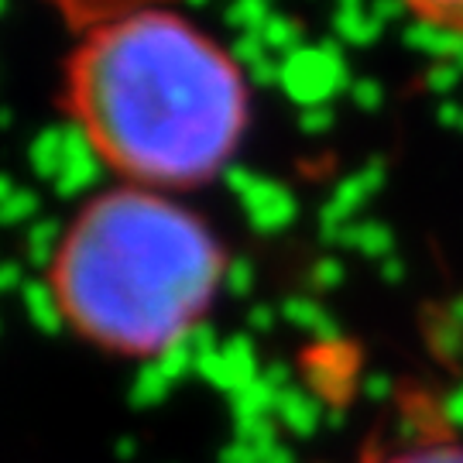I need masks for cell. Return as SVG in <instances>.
<instances>
[{
	"mask_svg": "<svg viewBox=\"0 0 463 463\" xmlns=\"http://www.w3.org/2000/svg\"><path fill=\"white\" fill-rule=\"evenodd\" d=\"M66 110L120 185L179 193L210 183L250 124V90L216 38L183 14L137 7L69 52Z\"/></svg>",
	"mask_w": 463,
	"mask_h": 463,
	"instance_id": "1",
	"label": "cell"
},
{
	"mask_svg": "<svg viewBox=\"0 0 463 463\" xmlns=\"http://www.w3.org/2000/svg\"><path fill=\"white\" fill-rule=\"evenodd\" d=\"M227 254L168 193L117 185L72 216L49 265L52 302L86 344L124 361L175 350L213 309Z\"/></svg>",
	"mask_w": 463,
	"mask_h": 463,
	"instance_id": "2",
	"label": "cell"
},
{
	"mask_svg": "<svg viewBox=\"0 0 463 463\" xmlns=\"http://www.w3.org/2000/svg\"><path fill=\"white\" fill-rule=\"evenodd\" d=\"M361 463H463V432L449 422L419 419L392 439L374 443Z\"/></svg>",
	"mask_w": 463,
	"mask_h": 463,
	"instance_id": "3",
	"label": "cell"
},
{
	"mask_svg": "<svg viewBox=\"0 0 463 463\" xmlns=\"http://www.w3.org/2000/svg\"><path fill=\"white\" fill-rule=\"evenodd\" d=\"M419 21L463 38V0H402Z\"/></svg>",
	"mask_w": 463,
	"mask_h": 463,
	"instance_id": "4",
	"label": "cell"
}]
</instances>
